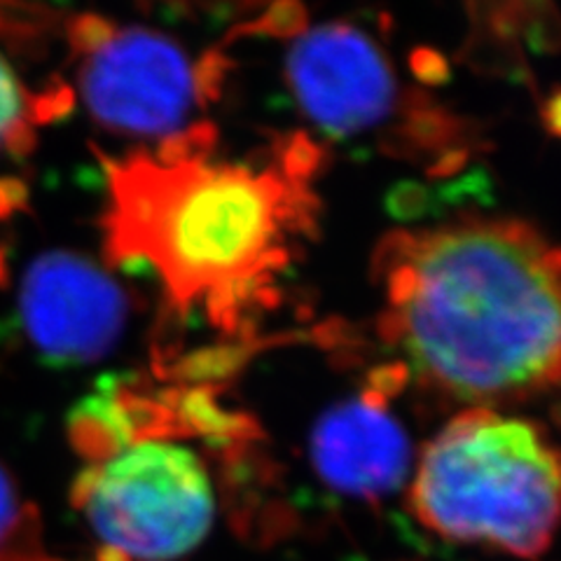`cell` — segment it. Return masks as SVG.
Returning a JSON list of instances; mask_svg holds the SVG:
<instances>
[{"label":"cell","instance_id":"cell-9","mask_svg":"<svg viewBox=\"0 0 561 561\" xmlns=\"http://www.w3.org/2000/svg\"><path fill=\"white\" fill-rule=\"evenodd\" d=\"M38 550V522L12 472L0 463V561L31 559Z\"/></svg>","mask_w":561,"mask_h":561},{"label":"cell","instance_id":"cell-2","mask_svg":"<svg viewBox=\"0 0 561 561\" xmlns=\"http://www.w3.org/2000/svg\"><path fill=\"white\" fill-rule=\"evenodd\" d=\"M202 146L134 154L111 175L108 241L183 309L239 311L288 265L311 222L305 167L214 162Z\"/></svg>","mask_w":561,"mask_h":561},{"label":"cell","instance_id":"cell-10","mask_svg":"<svg viewBox=\"0 0 561 561\" xmlns=\"http://www.w3.org/2000/svg\"><path fill=\"white\" fill-rule=\"evenodd\" d=\"M33 113L31 94L20 73L0 51V152L20 144V138L28 131Z\"/></svg>","mask_w":561,"mask_h":561},{"label":"cell","instance_id":"cell-11","mask_svg":"<svg viewBox=\"0 0 561 561\" xmlns=\"http://www.w3.org/2000/svg\"><path fill=\"white\" fill-rule=\"evenodd\" d=\"M546 119H548V125H550V129H552L554 134H561V96H557V99L550 101Z\"/></svg>","mask_w":561,"mask_h":561},{"label":"cell","instance_id":"cell-6","mask_svg":"<svg viewBox=\"0 0 561 561\" xmlns=\"http://www.w3.org/2000/svg\"><path fill=\"white\" fill-rule=\"evenodd\" d=\"M127 316V293L80 253L49 251L24 272L20 323L35 354L49 365L76 367L111 354Z\"/></svg>","mask_w":561,"mask_h":561},{"label":"cell","instance_id":"cell-5","mask_svg":"<svg viewBox=\"0 0 561 561\" xmlns=\"http://www.w3.org/2000/svg\"><path fill=\"white\" fill-rule=\"evenodd\" d=\"M78 92L101 127L136 138H173L204 96V76L162 33L99 22L78 33Z\"/></svg>","mask_w":561,"mask_h":561},{"label":"cell","instance_id":"cell-7","mask_svg":"<svg viewBox=\"0 0 561 561\" xmlns=\"http://www.w3.org/2000/svg\"><path fill=\"white\" fill-rule=\"evenodd\" d=\"M300 108L332 134L365 131L391 115L396 78L377 45L348 24L300 35L286 61Z\"/></svg>","mask_w":561,"mask_h":561},{"label":"cell","instance_id":"cell-3","mask_svg":"<svg viewBox=\"0 0 561 561\" xmlns=\"http://www.w3.org/2000/svg\"><path fill=\"white\" fill-rule=\"evenodd\" d=\"M412 511L447 540L536 559L561 522V454L531 421L468 410L421 456Z\"/></svg>","mask_w":561,"mask_h":561},{"label":"cell","instance_id":"cell-1","mask_svg":"<svg viewBox=\"0 0 561 561\" xmlns=\"http://www.w3.org/2000/svg\"><path fill=\"white\" fill-rule=\"evenodd\" d=\"M379 335L435 389L522 400L561 383V245L511 218H463L379 241Z\"/></svg>","mask_w":561,"mask_h":561},{"label":"cell","instance_id":"cell-8","mask_svg":"<svg viewBox=\"0 0 561 561\" xmlns=\"http://www.w3.org/2000/svg\"><path fill=\"white\" fill-rule=\"evenodd\" d=\"M319 478L348 496L375 501L408 476L410 443L373 389L321 416L311 437Z\"/></svg>","mask_w":561,"mask_h":561},{"label":"cell","instance_id":"cell-4","mask_svg":"<svg viewBox=\"0 0 561 561\" xmlns=\"http://www.w3.org/2000/svg\"><path fill=\"white\" fill-rule=\"evenodd\" d=\"M73 505L117 559L179 561L216 522V491L190 447L146 437L99 456L73 486Z\"/></svg>","mask_w":561,"mask_h":561}]
</instances>
